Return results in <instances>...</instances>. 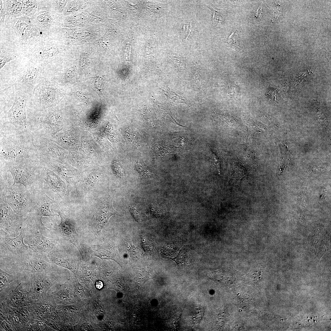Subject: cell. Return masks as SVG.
<instances>
[{"label": "cell", "instance_id": "26", "mask_svg": "<svg viewBox=\"0 0 331 331\" xmlns=\"http://www.w3.org/2000/svg\"><path fill=\"white\" fill-rule=\"evenodd\" d=\"M89 252L92 256H96L102 259H111L120 264L122 260L118 251L113 246L101 244L89 246Z\"/></svg>", "mask_w": 331, "mask_h": 331}, {"label": "cell", "instance_id": "16", "mask_svg": "<svg viewBox=\"0 0 331 331\" xmlns=\"http://www.w3.org/2000/svg\"><path fill=\"white\" fill-rule=\"evenodd\" d=\"M29 282V280L21 282L0 302L12 307L27 309L34 302L30 296Z\"/></svg>", "mask_w": 331, "mask_h": 331}, {"label": "cell", "instance_id": "6", "mask_svg": "<svg viewBox=\"0 0 331 331\" xmlns=\"http://www.w3.org/2000/svg\"><path fill=\"white\" fill-rule=\"evenodd\" d=\"M50 36L42 38L22 55L34 63L49 64L61 52V47Z\"/></svg>", "mask_w": 331, "mask_h": 331}, {"label": "cell", "instance_id": "32", "mask_svg": "<svg viewBox=\"0 0 331 331\" xmlns=\"http://www.w3.org/2000/svg\"><path fill=\"white\" fill-rule=\"evenodd\" d=\"M240 38L238 33L233 32L227 39L225 42L228 47L233 48L239 51L242 49L240 46Z\"/></svg>", "mask_w": 331, "mask_h": 331}, {"label": "cell", "instance_id": "21", "mask_svg": "<svg viewBox=\"0 0 331 331\" xmlns=\"http://www.w3.org/2000/svg\"><path fill=\"white\" fill-rule=\"evenodd\" d=\"M43 166L62 177L69 184L76 183L78 176L65 163L52 158L40 157Z\"/></svg>", "mask_w": 331, "mask_h": 331}, {"label": "cell", "instance_id": "42", "mask_svg": "<svg viewBox=\"0 0 331 331\" xmlns=\"http://www.w3.org/2000/svg\"><path fill=\"white\" fill-rule=\"evenodd\" d=\"M96 287L98 289H101L103 286V284L101 281H98L96 284Z\"/></svg>", "mask_w": 331, "mask_h": 331}, {"label": "cell", "instance_id": "11", "mask_svg": "<svg viewBox=\"0 0 331 331\" xmlns=\"http://www.w3.org/2000/svg\"><path fill=\"white\" fill-rule=\"evenodd\" d=\"M53 272L31 274L24 277L30 281L29 294L33 301L45 298L50 293L56 283Z\"/></svg>", "mask_w": 331, "mask_h": 331}, {"label": "cell", "instance_id": "23", "mask_svg": "<svg viewBox=\"0 0 331 331\" xmlns=\"http://www.w3.org/2000/svg\"><path fill=\"white\" fill-rule=\"evenodd\" d=\"M54 304L48 295L44 299L34 301L27 309L32 318L43 321L53 314Z\"/></svg>", "mask_w": 331, "mask_h": 331}, {"label": "cell", "instance_id": "9", "mask_svg": "<svg viewBox=\"0 0 331 331\" xmlns=\"http://www.w3.org/2000/svg\"><path fill=\"white\" fill-rule=\"evenodd\" d=\"M24 229V242L31 250L47 255L56 247L55 240L44 236L43 231L28 223Z\"/></svg>", "mask_w": 331, "mask_h": 331}, {"label": "cell", "instance_id": "31", "mask_svg": "<svg viewBox=\"0 0 331 331\" xmlns=\"http://www.w3.org/2000/svg\"><path fill=\"white\" fill-rule=\"evenodd\" d=\"M19 277L17 276L10 274L0 268V292L8 286L11 283L18 280Z\"/></svg>", "mask_w": 331, "mask_h": 331}, {"label": "cell", "instance_id": "25", "mask_svg": "<svg viewBox=\"0 0 331 331\" xmlns=\"http://www.w3.org/2000/svg\"><path fill=\"white\" fill-rule=\"evenodd\" d=\"M23 0H0V25L4 24L6 16L16 17L24 15Z\"/></svg>", "mask_w": 331, "mask_h": 331}, {"label": "cell", "instance_id": "30", "mask_svg": "<svg viewBox=\"0 0 331 331\" xmlns=\"http://www.w3.org/2000/svg\"><path fill=\"white\" fill-rule=\"evenodd\" d=\"M50 327L44 321L31 318L21 330H48Z\"/></svg>", "mask_w": 331, "mask_h": 331}, {"label": "cell", "instance_id": "20", "mask_svg": "<svg viewBox=\"0 0 331 331\" xmlns=\"http://www.w3.org/2000/svg\"><path fill=\"white\" fill-rule=\"evenodd\" d=\"M38 124L46 133L52 136L63 127L61 114L52 108L44 110L39 118Z\"/></svg>", "mask_w": 331, "mask_h": 331}, {"label": "cell", "instance_id": "15", "mask_svg": "<svg viewBox=\"0 0 331 331\" xmlns=\"http://www.w3.org/2000/svg\"><path fill=\"white\" fill-rule=\"evenodd\" d=\"M32 139L33 147L39 157L52 158L64 162L67 158L66 154L51 139L40 136L36 138L33 136Z\"/></svg>", "mask_w": 331, "mask_h": 331}, {"label": "cell", "instance_id": "36", "mask_svg": "<svg viewBox=\"0 0 331 331\" xmlns=\"http://www.w3.org/2000/svg\"><path fill=\"white\" fill-rule=\"evenodd\" d=\"M50 2L53 10L55 11H56L57 12L60 13L63 10L67 1L50 0Z\"/></svg>", "mask_w": 331, "mask_h": 331}, {"label": "cell", "instance_id": "1", "mask_svg": "<svg viewBox=\"0 0 331 331\" xmlns=\"http://www.w3.org/2000/svg\"><path fill=\"white\" fill-rule=\"evenodd\" d=\"M45 36L32 23L31 17L7 16L4 24L0 25V49L21 55Z\"/></svg>", "mask_w": 331, "mask_h": 331}, {"label": "cell", "instance_id": "33", "mask_svg": "<svg viewBox=\"0 0 331 331\" xmlns=\"http://www.w3.org/2000/svg\"><path fill=\"white\" fill-rule=\"evenodd\" d=\"M18 54L8 52L3 49H0V69H2L6 64L15 60Z\"/></svg>", "mask_w": 331, "mask_h": 331}, {"label": "cell", "instance_id": "39", "mask_svg": "<svg viewBox=\"0 0 331 331\" xmlns=\"http://www.w3.org/2000/svg\"><path fill=\"white\" fill-rule=\"evenodd\" d=\"M261 275V272H256L252 274L251 276L252 282L255 283H257L260 281Z\"/></svg>", "mask_w": 331, "mask_h": 331}, {"label": "cell", "instance_id": "40", "mask_svg": "<svg viewBox=\"0 0 331 331\" xmlns=\"http://www.w3.org/2000/svg\"><path fill=\"white\" fill-rule=\"evenodd\" d=\"M130 210L132 215L134 216L135 219L137 221H139L140 219L139 212L138 211L137 209H135V208H131Z\"/></svg>", "mask_w": 331, "mask_h": 331}, {"label": "cell", "instance_id": "29", "mask_svg": "<svg viewBox=\"0 0 331 331\" xmlns=\"http://www.w3.org/2000/svg\"><path fill=\"white\" fill-rule=\"evenodd\" d=\"M41 0H23L22 12L24 15L31 17L40 9Z\"/></svg>", "mask_w": 331, "mask_h": 331}, {"label": "cell", "instance_id": "8", "mask_svg": "<svg viewBox=\"0 0 331 331\" xmlns=\"http://www.w3.org/2000/svg\"><path fill=\"white\" fill-rule=\"evenodd\" d=\"M0 233L11 237L19 235L27 223V216L15 213L5 202L0 200Z\"/></svg>", "mask_w": 331, "mask_h": 331}, {"label": "cell", "instance_id": "38", "mask_svg": "<svg viewBox=\"0 0 331 331\" xmlns=\"http://www.w3.org/2000/svg\"><path fill=\"white\" fill-rule=\"evenodd\" d=\"M191 28V26L189 24H185L184 25L182 33L186 40L190 34Z\"/></svg>", "mask_w": 331, "mask_h": 331}, {"label": "cell", "instance_id": "22", "mask_svg": "<svg viewBox=\"0 0 331 331\" xmlns=\"http://www.w3.org/2000/svg\"><path fill=\"white\" fill-rule=\"evenodd\" d=\"M112 196L106 195L100 203L95 213V228L99 234L112 215H117L118 212L113 208L112 205Z\"/></svg>", "mask_w": 331, "mask_h": 331}, {"label": "cell", "instance_id": "5", "mask_svg": "<svg viewBox=\"0 0 331 331\" xmlns=\"http://www.w3.org/2000/svg\"><path fill=\"white\" fill-rule=\"evenodd\" d=\"M31 188L26 189L20 184L0 183V200L6 203L17 214L26 216L33 205V195Z\"/></svg>", "mask_w": 331, "mask_h": 331}, {"label": "cell", "instance_id": "4", "mask_svg": "<svg viewBox=\"0 0 331 331\" xmlns=\"http://www.w3.org/2000/svg\"><path fill=\"white\" fill-rule=\"evenodd\" d=\"M0 130V162L13 161L34 150L32 140H28L23 132Z\"/></svg>", "mask_w": 331, "mask_h": 331}, {"label": "cell", "instance_id": "27", "mask_svg": "<svg viewBox=\"0 0 331 331\" xmlns=\"http://www.w3.org/2000/svg\"><path fill=\"white\" fill-rule=\"evenodd\" d=\"M50 261L57 265L69 269L74 273L76 264L73 258L68 254L56 247L47 255Z\"/></svg>", "mask_w": 331, "mask_h": 331}, {"label": "cell", "instance_id": "19", "mask_svg": "<svg viewBox=\"0 0 331 331\" xmlns=\"http://www.w3.org/2000/svg\"><path fill=\"white\" fill-rule=\"evenodd\" d=\"M9 123L18 130L24 131L28 126L26 114V103L23 97L16 95L11 108L7 113Z\"/></svg>", "mask_w": 331, "mask_h": 331}, {"label": "cell", "instance_id": "24", "mask_svg": "<svg viewBox=\"0 0 331 331\" xmlns=\"http://www.w3.org/2000/svg\"><path fill=\"white\" fill-rule=\"evenodd\" d=\"M39 181L41 184H46L51 190L60 197L64 196L66 193L65 183L58 175L44 166Z\"/></svg>", "mask_w": 331, "mask_h": 331}, {"label": "cell", "instance_id": "18", "mask_svg": "<svg viewBox=\"0 0 331 331\" xmlns=\"http://www.w3.org/2000/svg\"><path fill=\"white\" fill-rule=\"evenodd\" d=\"M1 315L6 318L13 330H21L31 318L26 308H16L0 303Z\"/></svg>", "mask_w": 331, "mask_h": 331}, {"label": "cell", "instance_id": "17", "mask_svg": "<svg viewBox=\"0 0 331 331\" xmlns=\"http://www.w3.org/2000/svg\"><path fill=\"white\" fill-rule=\"evenodd\" d=\"M27 61V63L23 71L16 81L9 88L13 86L19 87H35L48 65L44 63H34Z\"/></svg>", "mask_w": 331, "mask_h": 331}, {"label": "cell", "instance_id": "13", "mask_svg": "<svg viewBox=\"0 0 331 331\" xmlns=\"http://www.w3.org/2000/svg\"><path fill=\"white\" fill-rule=\"evenodd\" d=\"M53 210L58 214L61 219V222L59 225L56 223L53 225L51 224V230L63 240L73 244L78 249L81 256L83 258L84 253L79 244L78 235L72 221L62 210L57 207Z\"/></svg>", "mask_w": 331, "mask_h": 331}, {"label": "cell", "instance_id": "35", "mask_svg": "<svg viewBox=\"0 0 331 331\" xmlns=\"http://www.w3.org/2000/svg\"><path fill=\"white\" fill-rule=\"evenodd\" d=\"M236 164L233 167V177L238 182H240L242 179L245 176L246 172L244 167Z\"/></svg>", "mask_w": 331, "mask_h": 331}, {"label": "cell", "instance_id": "2", "mask_svg": "<svg viewBox=\"0 0 331 331\" xmlns=\"http://www.w3.org/2000/svg\"><path fill=\"white\" fill-rule=\"evenodd\" d=\"M1 171L9 172L13 184H20L29 189L39 181L43 166L35 150L25 153L9 162H0Z\"/></svg>", "mask_w": 331, "mask_h": 331}, {"label": "cell", "instance_id": "3", "mask_svg": "<svg viewBox=\"0 0 331 331\" xmlns=\"http://www.w3.org/2000/svg\"><path fill=\"white\" fill-rule=\"evenodd\" d=\"M0 268L21 278L31 274L54 270V263L47 255L37 253L30 250L19 256L0 260Z\"/></svg>", "mask_w": 331, "mask_h": 331}, {"label": "cell", "instance_id": "7", "mask_svg": "<svg viewBox=\"0 0 331 331\" xmlns=\"http://www.w3.org/2000/svg\"><path fill=\"white\" fill-rule=\"evenodd\" d=\"M40 184L38 190L33 191V205L30 212L27 215L28 222L36 228L44 230L46 227L42 222L44 216L58 215L50 210L51 205L56 201L48 197L45 193Z\"/></svg>", "mask_w": 331, "mask_h": 331}, {"label": "cell", "instance_id": "14", "mask_svg": "<svg viewBox=\"0 0 331 331\" xmlns=\"http://www.w3.org/2000/svg\"><path fill=\"white\" fill-rule=\"evenodd\" d=\"M23 228L19 235L14 237L0 233V259L19 256L30 250L24 242Z\"/></svg>", "mask_w": 331, "mask_h": 331}, {"label": "cell", "instance_id": "41", "mask_svg": "<svg viewBox=\"0 0 331 331\" xmlns=\"http://www.w3.org/2000/svg\"><path fill=\"white\" fill-rule=\"evenodd\" d=\"M200 78L198 74L197 73L196 74V75L195 77V82H196L195 83L196 85V86L198 89L201 88L200 85L201 84V82Z\"/></svg>", "mask_w": 331, "mask_h": 331}, {"label": "cell", "instance_id": "37", "mask_svg": "<svg viewBox=\"0 0 331 331\" xmlns=\"http://www.w3.org/2000/svg\"><path fill=\"white\" fill-rule=\"evenodd\" d=\"M112 166L114 173L116 176L120 178L125 177V173L119 164L116 162H113Z\"/></svg>", "mask_w": 331, "mask_h": 331}, {"label": "cell", "instance_id": "28", "mask_svg": "<svg viewBox=\"0 0 331 331\" xmlns=\"http://www.w3.org/2000/svg\"><path fill=\"white\" fill-rule=\"evenodd\" d=\"M101 177L100 173L92 171L86 174L82 179V186L84 193H87L95 186Z\"/></svg>", "mask_w": 331, "mask_h": 331}, {"label": "cell", "instance_id": "10", "mask_svg": "<svg viewBox=\"0 0 331 331\" xmlns=\"http://www.w3.org/2000/svg\"><path fill=\"white\" fill-rule=\"evenodd\" d=\"M53 82L43 80L33 89V93L37 103L43 110L52 108L61 99L63 93Z\"/></svg>", "mask_w": 331, "mask_h": 331}, {"label": "cell", "instance_id": "12", "mask_svg": "<svg viewBox=\"0 0 331 331\" xmlns=\"http://www.w3.org/2000/svg\"><path fill=\"white\" fill-rule=\"evenodd\" d=\"M55 12L52 8L50 0H42L39 10L31 17L36 27L45 36L55 32L57 24Z\"/></svg>", "mask_w": 331, "mask_h": 331}, {"label": "cell", "instance_id": "34", "mask_svg": "<svg viewBox=\"0 0 331 331\" xmlns=\"http://www.w3.org/2000/svg\"><path fill=\"white\" fill-rule=\"evenodd\" d=\"M134 275L137 280L140 282H144L150 277V270L148 268L134 269Z\"/></svg>", "mask_w": 331, "mask_h": 331}]
</instances>
